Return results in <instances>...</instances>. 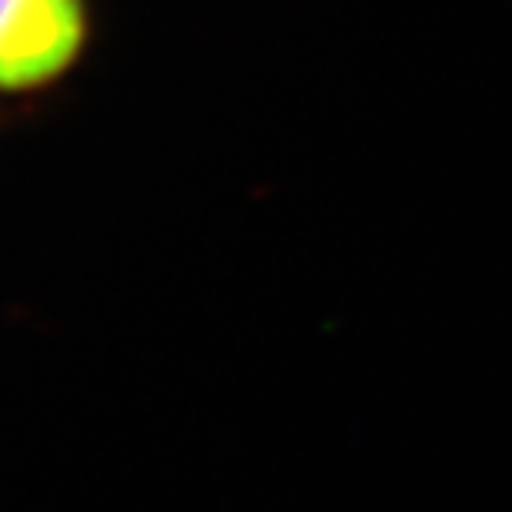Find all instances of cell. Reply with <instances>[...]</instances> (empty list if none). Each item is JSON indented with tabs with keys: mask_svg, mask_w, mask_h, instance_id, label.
Returning a JSON list of instances; mask_svg holds the SVG:
<instances>
[{
	"mask_svg": "<svg viewBox=\"0 0 512 512\" xmlns=\"http://www.w3.org/2000/svg\"><path fill=\"white\" fill-rule=\"evenodd\" d=\"M87 40L84 0H0V87L54 80Z\"/></svg>",
	"mask_w": 512,
	"mask_h": 512,
	"instance_id": "6da1fadb",
	"label": "cell"
}]
</instances>
